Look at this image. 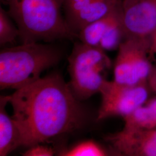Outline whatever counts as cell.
Returning <instances> with one entry per match:
<instances>
[{
    "mask_svg": "<svg viewBox=\"0 0 156 156\" xmlns=\"http://www.w3.org/2000/svg\"><path fill=\"white\" fill-rule=\"evenodd\" d=\"M69 86L79 101L100 93L106 79L104 73L111 66L105 51L100 47L75 42L68 57Z\"/></svg>",
    "mask_w": 156,
    "mask_h": 156,
    "instance_id": "obj_4",
    "label": "cell"
},
{
    "mask_svg": "<svg viewBox=\"0 0 156 156\" xmlns=\"http://www.w3.org/2000/svg\"><path fill=\"white\" fill-rule=\"evenodd\" d=\"M63 156H105L108 155L107 151L94 140L83 141L71 148L62 151Z\"/></svg>",
    "mask_w": 156,
    "mask_h": 156,
    "instance_id": "obj_14",
    "label": "cell"
},
{
    "mask_svg": "<svg viewBox=\"0 0 156 156\" xmlns=\"http://www.w3.org/2000/svg\"><path fill=\"white\" fill-rule=\"evenodd\" d=\"M121 3L122 1L117 7L106 16L84 27L78 34V38L80 41L87 45L99 47L101 38Z\"/></svg>",
    "mask_w": 156,
    "mask_h": 156,
    "instance_id": "obj_13",
    "label": "cell"
},
{
    "mask_svg": "<svg viewBox=\"0 0 156 156\" xmlns=\"http://www.w3.org/2000/svg\"><path fill=\"white\" fill-rule=\"evenodd\" d=\"M8 12L0 8V45L13 44L19 37V31L12 22Z\"/></svg>",
    "mask_w": 156,
    "mask_h": 156,
    "instance_id": "obj_15",
    "label": "cell"
},
{
    "mask_svg": "<svg viewBox=\"0 0 156 156\" xmlns=\"http://www.w3.org/2000/svg\"><path fill=\"white\" fill-rule=\"evenodd\" d=\"M123 129H146L156 128V112L145 103L123 117Z\"/></svg>",
    "mask_w": 156,
    "mask_h": 156,
    "instance_id": "obj_12",
    "label": "cell"
},
{
    "mask_svg": "<svg viewBox=\"0 0 156 156\" xmlns=\"http://www.w3.org/2000/svg\"><path fill=\"white\" fill-rule=\"evenodd\" d=\"M6 1L8 13L16 24L22 44L78 38L62 15L63 0Z\"/></svg>",
    "mask_w": 156,
    "mask_h": 156,
    "instance_id": "obj_2",
    "label": "cell"
},
{
    "mask_svg": "<svg viewBox=\"0 0 156 156\" xmlns=\"http://www.w3.org/2000/svg\"><path fill=\"white\" fill-rule=\"evenodd\" d=\"M151 50V53L156 55V31L152 41Z\"/></svg>",
    "mask_w": 156,
    "mask_h": 156,
    "instance_id": "obj_19",
    "label": "cell"
},
{
    "mask_svg": "<svg viewBox=\"0 0 156 156\" xmlns=\"http://www.w3.org/2000/svg\"><path fill=\"white\" fill-rule=\"evenodd\" d=\"M122 0H92L76 15L67 21L70 29L78 33L86 26L106 16L113 11Z\"/></svg>",
    "mask_w": 156,
    "mask_h": 156,
    "instance_id": "obj_9",
    "label": "cell"
},
{
    "mask_svg": "<svg viewBox=\"0 0 156 156\" xmlns=\"http://www.w3.org/2000/svg\"><path fill=\"white\" fill-rule=\"evenodd\" d=\"M8 95L0 97V156H5L22 146L19 129L6 111Z\"/></svg>",
    "mask_w": 156,
    "mask_h": 156,
    "instance_id": "obj_10",
    "label": "cell"
},
{
    "mask_svg": "<svg viewBox=\"0 0 156 156\" xmlns=\"http://www.w3.org/2000/svg\"><path fill=\"white\" fill-rule=\"evenodd\" d=\"M126 39L149 42L156 31V0H122Z\"/></svg>",
    "mask_w": 156,
    "mask_h": 156,
    "instance_id": "obj_7",
    "label": "cell"
},
{
    "mask_svg": "<svg viewBox=\"0 0 156 156\" xmlns=\"http://www.w3.org/2000/svg\"><path fill=\"white\" fill-rule=\"evenodd\" d=\"M92 0H63L62 8L66 22L87 5Z\"/></svg>",
    "mask_w": 156,
    "mask_h": 156,
    "instance_id": "obj_16",
    "label": "cell"
},
{
    "mask_svg": "<svg viewBox=\"0 0 156 156\" xmlns=\"http://www.w3.org/2000/svg\"><path fill=\"white\" fill-rule=\"evenodd\" d=\"M106 140L119 155L156 156V128L122 131L110 135Z\"/></svg>",
    "mask_w": 156,
    "mask_h": 156,
    "instance_id": "obj_8",
    "label": "cell"
},
{
    "mask_svg": "<svg viewBox=\"0 0 156 156\" xmlns=\"http://www.w3.org/2000/svg\"><path fill=\"white\" fill-rule=\"evenodd\" d=\"M151 90L147 83L129 85L106 80L101 87V103L97 120L124 117L144 105Z\"/></svg>",
    "mask_w": 156,
    "mask_h": 156,
    "instance_id": "obj_6",
    "label": "cell"
},
{
    "mask_svg": "<svg viewBox=\"0 0 156 156\" xmlns=\"http://www.w3.org/2000/svg\"><path fill=\"white\" fill-rule=\"evenodd\" d=\"M151 49L149 42L126 39L118 49L114 64L113 80L129 85L147 83L153 66L148 57L151 53Z\"/></svg>",
    "mask_w": 156,
    "mask_h": 156,
    "instance_id": "obj_5",
    "label": "cell"
},
{
    "mask_svg": "<svg viewBox=\"0 0 156 156\" xmlns=\"http://www.w3.org/2000/svg\"><path fill=\"white\" fill-rule=\"evenodd\" d=\"M55 153L54 149L49 146L37 144L29 147L23 155L25 156H52Z\"/></svg>",
    "mask_w": 156,
    "mask_h": 156,
    "instance_id": "obj_17",
    "label": "cell"
},
{
    "mask_svg": "<svg viewBox=\"0 0 156 156\" xmlns=\"http://www.w3.org/2000/svg\"><path fill=\"white\" fill-rule=\"evenodd\" d=\"M126 39V34L122 19V3L104 34L99 47L105 51L118 50Z\"/></svg>",
    "mask_w": 156,
    "mask_h": 156,
    "instance_id": "obj_11",
    "label": "cell"
},
{
    "mask_svg": "<svg viewBox=\"0 0 156 156\" xmlns=\"http://www.w3.org/2000/svg\"><path fill=\"white\" fill-rule=\"evenodd\" d=\"M22 146L30 147L83 126L86 114L62 76L53 73L8 95Z\"/></svg>",
    "mask_w": 156,
    "mask_h": 156,
    "instance_id": "obj_1",
    "label": "cell"
},
{
    "mask_svg": "<svg viewBox=\"0 0 156 156\" xmlns=\"http://www.w3.org/2000/svg\"><path fill=\"white\" fill-rule=\"evenodd\" d=\"M62 52L53 45L22 44L0 53L1 89L17 90L38 80L45 70L60 62Z\"/></svg>",
    "mask_w": 156,
    "mask_h": 156,
    "instance_id": "obj_3",
    "label": "cell"
},
{
    "mask_svg": "<svg viewBox=\"0 0 156 156\" xmlns=\"http://www.w3.org/2000/svg\"><path fill=\"white\" fill-rule=\"evenodd\" d=\"M147 84L151 91L156 95V64H153L151 73L147 80Z\"/></svg>",
    "mask_w": 156,
    "mask_h": 156,
    "instance_id": "obj_18",
    "label": "cell"
}]
</instances>
